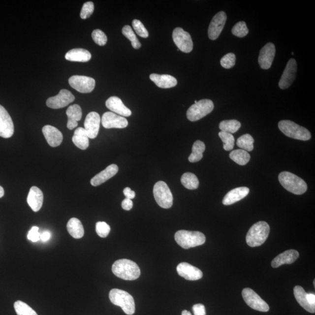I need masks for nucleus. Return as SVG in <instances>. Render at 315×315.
<instances>
[{
	"label": "nucleus",
	"mask_w": 315,
	"mask_h": 315,
	"mask_svg": "<svg viewBox=\"0 0 315 315\" xmlns=\"http://www.w3.org/2000/svg\"><path fill=\"white\" fill-rule=\"evenodd\" d=\"M112 272L114 275L125 280H137L140 276L139 267L133 261L128 259H120L113 263Z\"/></svg>",
	"instance_id": "1"
},
{
	"label": "nucleus",
	"mask_w": 315,
	"mask_h": 315,
	"mask_svg": "<svg viewBox=\"0 0 315 315\" xmlns=\"http://www.w3.org/2000/svg\"><path fill=\"white\" fill-rule=\"evenodd\" d=\"M270 230V226L266 222L255 223L248 232L246 238L247 244L253 248L260 247L267 240Z\"/></svg>",
	"instance_id": "2"
},
{
	"label": "nucleus",
	"mask_w": 315,
	"mask_h": 315,
	"mask_svg": "<svg viewBox=\"0 0 315 315\" xmlns=\"http://www.w3.org/2000/svg\"><path fill=\"white\" fill-rule=\"evenodd\" d=\"M279 180L284 188L293 194L301 195L305 193L307 190L306 182L291 172L280 173Z\"/></svg>",
	"instance_id": "3"
},
{
	"label": "nucleus",
	"mask_w": 315,
	"mask_h": 315,
	"mask_svg": "<svg viewBox=\"0 0 315 315\" xmlns=\"http://www.w3.org/2000/svg\"><path fill=\"white\" fill-rule=\"evenodd\" d=\"M175 240L185 250L202 245L206 242V236L200 232L180 230L175 234Z\"/></svg>",
	"instance_id": "4"
},
{
	"label": "nucleus",
	"mask_w": 315,
	"mask_h": 315,
	"mask_svg": "<svg viewBox=\"0 0 315 315\" xmlns=\"http://www.w3.org/2000/svg\"><path fill=\"white\" fill-rule=\"evenodd\" d=\"M109 299L112 304L121 307L126 314L132 315L134 314V298L127 292L117 288L112 289L109 292Z\"/></svg>",
	"instance_id": "5"
},
{
	"label": "nucleus",
	"mask_w": 315,
	"mask_h": 315,
	"mask_svg": "<svg viewBox=\"0 0 315 315\" xmlns=\"http://www.w3.org/2000/svg\"><path fill=\"white\" fill-rule=\"evenodd\" d=\"M279 128L286 136L302 141L310 140L311 134L310 131L302 126L290 121H282L279 123Z\"/></svg>",
	"instance_id": "6"
},
{
	"label": "nucleus",
	"mask_w": 315,
	"mask_h": 315,
	"mask_svg": "<svg viewBox=\"0 0 315 315\" xmlns=\"http://www.w3.org/2000/svg\"><path fill=\"white\" fill-rule=\"evenodd\" d=\"M153 194L156 202L163 209H170L173 205L171 190L165 182L159 181L154 185Z\"/></svg>",
	"instance_id": "7"
},
{
	"label": "nucleus",
	"mask_w": 315,
	"mask_h": 315,
	"mask_svg": "<svg viewBox=\"0 0 315 315\" xmlns=\"http://www.w3.org/2000/svg\"><path fill=\"white\" fill-rule=\"evenodd\" d=\"M212 100L202 99L192 105L188 110L187 115L189 121L196 122L209 115L214 109Z\"/></svg>",
	"instance_id": "8"
},
{
	"label": "nucleus",
	"mask_w": 315,
	"mask_h": 315,
	"mask_svg": "<svg viewBox=\"0 0 315 315\" xmlns=\"http://www.w3.org/2000/svg\"><path fill=\"white\" fill-rule=\"evenodd\" d=\"M242 295L246 304L253 310L263 313L269 311V305L253 289L250 288H244Z\"/></svg>",
	"instance_id": "9"
},
{
	"label": "nucleus",
	"mask_w": 315,
	"mask_h": 315,
	"mask_svg": "<svg viewBox=\"0 0 315 315\" xmlns=\"http://www.w3.org/2000/svg\"><path fill=\"white\" fill-rule=\"evenodd\" d=\"M172 38L179 50L184 53H190L193 48V43L190 34L182 28H176L173 31Z\"/></svg>",
	"instance_id": "10"
},
{
	"label": "nucleus",
	"mask_w": 315,
	"mask_h": 315,
	"mask_svg": "<svg viewBox=\"0 0 315 315\" xmlns=\"http://www.w3.org/2000/svg\"><path fill=\"white\" fill-rule=\"evenodd\" d=\"M68 83L72 88L81 93H90L95 87L94 78L83 75H73L69 78Z\"/></svg>",
	"instance_id": "11"
},
{
	"label": "nucleus",
	"mask_w": 315,
	"mask_h": 315,
	"mask_svg": "<svg viewBox=\"0 0 315 315\" xmlns=\"http://www.w3.org/2000/svg\"><path fill=\"white\" fill-rule=\"evenodd\" d=\"M75 97L72 94L67 90H62L58 95L50 97L47 99L46 105L50 108L58 109L67 106L74 102Z\"/></svg>",
	"instance_id": "12"
},
{
	"label": "nucleus",
	"mask_w": 315,
	"mask_h": 315,
	"mask_svg": "<svg viewBox=\"0 0 315 315\" xmlns=\"http://www.w3.org/2000/svg\"><path fill=\"white\" fill-rule=\"evenodd\" d=\"M227 16L225 12L220 11L213 18L209 25L208 34L211 40H216L224 28Z\"/></svg>",
	"instance_id": "13"
},
{
	"label": "nucleus",
	"mask_w": 315,
	"mask_h": 315,
	"mask_svg": "<svg viewBox=\"0 0 315 315\" xmlns=\"http://www.w3.org/2000/svg\"><path fill=\"white\" fill-rule=\"evenodd\" d=\"M297 71V62L294 59L289 60L279 81V87L282 90H285L290 87L295 80Z\"/></svg>",
	"instance_id": "14"
},
{
	"label": "nucleus",
	"mask_w": 315,
	"mask_h": 315,
	"mask_svg": "<svg viewBox=\"0 0 315 315\" xmlns=\"http://www.w3.org/2000/svg\"><path fill=\"white\" fill-rule=\"evenodd\" d=\"M14 133L13 122L4 107L0 105V137L10 138Z\"/></svg>",
	"instance_id": "15"
},
{
	"label": "nucleus",
	"mask_w": 315,
	"mask_h": 315,
	"mask_svg": "<svg viewBox=\"0 0 315 315\" xmlns=\"http://www.w3.org/2000/svg\"><path fill=\"white\" fill-rule=\"evenodd\" d=\"M102 125L104 127L109 128H124L127 127V120L112 112H107L102 116Z\"/></svg>",
	"instance_id": "16"
},
{
	"label": "nucleus",
	"mask_w": 315,
	"mask_h": 315,
	"mask_svg": "<svg viewBox=\"0 0 315 315\" xmlns=\"http://www.w3.org/2000/svg\"><path fill=\"white\" fill-rule=\"evenodd\" d=\"M100 121L101 120L100 116L97 112H91L88 113L84 122V129L89 138L94 139L98 135Z\"/></svg>",
	"instance_id": "17"
},
{
	"label": "nucleus",
	"mask_w": 315,
	"mask_h": 315,
	"mask_svg": "<svg viewBox=\"0 0 315 315\" xmlns=\"http://www.w3.org/2000/svg\"><path fill=\"white\" fill-rule=\"evenodd\" d=\"M276 55V47L272 43H268L261 49L258 62L260 67L268 70L272 65Z\"/></svg>",
	"instance_id": "18"
},
{
	"label": "nucleus",
	"mask_w": 315,
	"mask_h": 315,
	"mask_svg": "<svg viewBox=\"0 0 315 315\" xmlns=\"http://www.w3.org/2000/svg\"><path fill=\"white\" fill-rule=\"evenodd\" d=\"M176 270L179 276L190 281L200 280L202 278L203 275V272L199 269L186 262L179 264Z\"/></svg>",
	"instance_id": "19"
},
{
	"label": "nucleus",
	"mask_w": 315,
	"mask_h": 315,
	"mask_svg": "<svg viewBox=\"0 0 315 315\" xmlns=\"http://www.w3.org/2000/svg\"><path fill=\"white\" fill-rule=\"evenodd\" d=\"M42 132L50 146L56 147L62 144L63 140V134L58 128L52 126L46 125L43 127Z\"/></svg>",
	"instance_id": "20"
},
{
	"label": "nucleus",
	"mask_w": 315,
	"mask_h": 315,
	"mask_svg": "<svg viewBox=\"0 0 315 315\" xmlns=\"http://www.w3.org/2000/svg\"><path fill=\"white\" fill-rule=\"evenodd\" d=\"M106 106L113 113L123 117H128L131 115V110L125 105L119 97H110L106 101Z\"/></svg>",
	"instance_id": "21"
},
{
	"label": "nucleus",
	"mask_w": 315,
	"mask_h": 315,
	"mask_svg": "<svg viewBox=\"0 0 315 315\" xmlns=\"http://www.w3.org/2000/svg\"><path fill=\"white\" fill-rule=\"evenodd\" d=\"M27 202L33 212H39L42 207L43 202V194L42 190L36 187H32L28 195Z\"/></svg>",
	"instance_id": "22"
},
{
	"label": "nucleus",
	"mask_w": 315,
	"mask_h": 315,
	"mask_svg": "<svg viewBox=\"0 0 315 315\" xmlns=\"http://www.w3.org/2000/svg\"><path fill=\"white\" fill-rule=\"evenodd\" d=\"M250 193V189L247 187H240L232 189L225 195L222 200V203L229 206L243 199Z\"/></svg>",
	"instance_id": "23"
},
{
	"label": "nucleus",
	"mask_w": 315,
	"mask_h": 315,
	"mask_svg": "<svg viewBox=\"0 0 315 315\" xmlns=\"http://www.w3.org/2000/svg\"><path fill=\"white\" fill-rule=\"evenodd\" d=\"M119 168L116 164H112L103 171L96 175L91 180V184L94 187H97L113 177L118 172Z\"/></svg>",
	"instance_id": "24"
},
{
	"label": "nucleus",
	"mask_w": 315,
	"mask_h": 315,
	"mask_svg": "<svg viewBox=\"0 0 315 315\" xmlns=\"http://www.w3.org/2000/svg\"><path fill=\"white\" fill-rule=\"evenodd\" d=\"M298 252L295 250L286 251L280 254L272 261V266L273 268H277L285 264H292L297 260L299 257Z\"/></svg>",
	"instance_id": "25"
},
{
	"label": "nucleus",
	"mask_w": 315,
	"mask_h": 315,
	"mask_svg": "<svg viewBox=\"0 0 315 315\" xmlns=\"http://www.w3.org/2000/svg\"><path fill=\"white\" fill-rule=\"evenodd\" d=\"M150 80L161 88H171L178 84L177 80L172 75L168 74H152L150 75Z\"/></svg>",
	"instance_id": "26"
},
{
	"label": "nucleus",
	"mask_w": 315,
	"mask_h": 315,
	"mask_svg": "<svg viewBox=\"0 0 315 315\" xmlns=\"http://www.w3.org/2000/svg\"><path fill=\"white\" fill-rule=\"evenodd\" d=\"M68 117L67 128L70 130L77 127L78 122L80 121L83 116V112L80 106L74 104L68 107L66 111Z\"/></svg>",
	"instance_id": "27"
},
{
	"label": "nucleus",
	"mask_w": 315,
	"mask_h": 315,
	"mask_svg": "<svg viewBox=\"0 0 315 315\" xmlns=\"http://www.w3.org/2000/svg\"><path fill=\"white\" fill-rule=\"evenodd\" d=\"M92 56L87 50L74 49L66 53L65 58L67 61L76 62H87L90 61Z\"/></svg>",
	"instance_id": "28"
},
{
	"label": "nucleus",
	"mask_w": 315,
	"mask_h": 315,
	"mask_svg": "<svg viewBox=\"0 0 315 315\" xmlns=\"http://www.w3.org/2000/svg\"><path fill=\"white\" fill-rule=\"evenodd\" d=\"M294 296L298 304L305 310L310 313H315V306L309 303L307 299V294L302 286H295L294 288Z\"/></svg>",
	"instance_id": "29"
},
{
	"label": "nucleus",
	"mask_w": 315,
	"mask_h": 315,
	"mask_svg": "<svg viewBox=\"0 0 315 315\" xmlns=\"http://www.w3.org/2000/svg\"><path fill=\"white\" fill-rule=\"evenodd\" d=\"M72 140L75 146L82 150H86L89 147V137L84 128H77L74 131Z\"/></svg>",
	"instance_id": "30"
},
{
	"label": "nucleus",
	"mask_w": 315,
	"mask_h": 315,
	"mask_svg": "<svg viewBox=\"0 0 315 315\" xmlns=\"http://www.w3.org/2000/svg\"><path fill=\"white\" fill-rule=\"evenodd\" d=\"M67 229L69 234L72 238L80 239L84 235V229L80 220L72 218L68 220Z\"/></svg>",
	"instance_id": "31"
},
{
	"label": "nucleus",
	"mask_w": 315,
	"mask_h": 315,
	"mask_svg": "<svg viewBox=\"0 0 315 315\" xmlns=\"http://www.w3.org/2000/svg\"><path fill=\"white\" fill-rule=\"evenodd\" d=\"M205 150H206V146L203 141L200 140L195 141L192 147V153L189 157V162L193 163L199 161L203 158Z\"/></svg>",
	"instance_id": "32"
},
{
	"label": "nucleus",
	"mask_w": 315,
	"mask_h": 315,
	"mask_svg": "<svg viewBox=\"0 0 315 315\" xmlns=\"http://www.w3.org/2000/svg\"><path fill=\"white\" fill-rule=\"evenodd\" d=\"M230 158L239 165H245L250 161V154L242 149L232 151L229 154Z\"/></svg>",
	"instance_id": "33"
},
{
	"label": "nucleus",
	"mask_w": 315,
	"mask_h": 315,
	"mask_svg": "<svg viewBox=\"0 0 315 315\" xmlns=\"http://www.w3.org/2000/svg\"><path fill=\"white\" fill-rule=\"evenodd\" d=\"M181 183L189 190H195L199 186V181L196 175L190 172L185 173L182 176Z\"/></svg>",
	"instance_id": "34"
},
{
	"label": "nucleus",
	"mask_w": 315,
	"mask_h": 315,
	"mask_svg": "<svg viewBox=\"0 0 315 315\" xmlns=\"http://www.w3.org/2000/svg\"><path fill=\"white\" fill-rule=\"evenodd\" d=\"M241 127V123L236 120L223 121L220 122L219 125V128L221 131L230 134L236 133Z\"/></svg>",
	"instance_id": "35"
},
{
	"label": "nucleus",
	"mask_w": 315,
	"mask_h": 315,
	"mask_svg": "<svg viewBox=\"0 0 315 315\" xmlns=\"http://www.w3.org/2000/svg\"><path fill=\"white\" fill-rule=\"evenodd\" d=\"M253 143L254 139L252 135L245 134L238 138L236 144L242 150L250 152L254 149Z\"/></svg>",
	"instance_id": "36"
},
{
	"label": "nucleus",
	"mask_w": 315,
	"mask_h": 315,
	"mask_svg": "<svg viewBox=\"0 0 315 315\" xmlns=\"http://www.w3.org/2000/svg\"><path fill=\"white\" fill-rule=\"evenodd\" d=\"M122 33L130 41L132 46L135 49H139L141 46V43L137 39L134 31L129 25H126L122 29Z\"/></svg>",
	"instance_id": "37"
},
{
	"label": "nucleus",
	"mask_w": 315,
	"mask_h": 315,
	"mask_svg": "<svg viewBox=\"0 0 315 315\" xmlns=\"http://www.w3.org/2000/svg\"><path fill=\"white\" fill-rule=\"evenodd\" d=\"M14 307L17 315H38L32 308L23 301L15 302Z\"/></svg>",
	"instance_id": "38"
},
{
	"label": "nucleus",
	"mask_w": 315,
	"mask_h": 315,
	"mask_svg": "<svg viewBox=\"0 0 315 315\" xmlns=\"http://www.w3.org/2000/svg\"><path fill=\"white\" fill-rule=\"evenodd\" d=\"M219 137L223 144V149L225 151H231L234 149L235 138L232 134L220 131L219 133Z\"/></svg>",
	"instance_id": "39"
},
{
	"label": "nucleus",
	"mask_w": 315,
	"mask_h": 315,
	"mask_svg": "<svg viewBox=\"0 0 315 315\" xmlns=\"http://www.w3.org/2000/svg\"><path fill=\"white\" fill-rule=\"evenodd\" d=\"M232 33L234 36L238 37H244L247 36L249 33L247 24L244 21L239 22L232 28Z\"/></svg>",
	"instance_id": "40"
},
{
	"label": "nucleus",
	"mask_w": 315,
	"mask_h": 315,
	"mask_svg": "<svg viewBox=\"0 0 315 315\" xmlns=\"http://www.w3.org/2000/svg\"><path fill=\"white\" fill-rule=\"evenodd\" d=\"M236 62V56L234 53H229L226 54L224 56L222 57L221 60H220V65L222 67L226 68H231L235 65Z\"/></svg>",
	"instance_id": "41"
},
{
	"label": "nucleus",
	"mask_w": 315,
	"mask_h": 315,
	"mask_svg": "<svg viewBox=\"0 0 315 315\" xmlns=\"http://www.w3.org/2000/svg\"><path fill=\"white\" fill-rule=\"evenodd\" d=\"M132 25H133L134 30L138 35L143 37V38H147V37H149V32H148L143 24L140 21L134 20L133 23H132Z\"/></svg>",
	"instance_id": "42"
},
{
	"label": "nucleus",
	"mask_w": 315,
	"mask_h": 315,
	"mask_svg": "<svg viewBox=\"0 0 315 315\" xmlns=\"http://www.w3.org/2000/svg\"><path fill=\"white\" fill-rule=\"evenodd\" d=\"M92 37L94 42L99 46H105L108 41V38L105 33L100 30L93 31Z\"/></svg>",
	"instance_id": "43"
},
{
	"label": "nucleus",
	"mask_w": 315,
	"mask_h": 315,
	"mask_svg": "<svg viewBox=\"0 0 315 315\" xmlns=\"http://www.w3.org/2000/svg\"><path fill=\"white\" fill-rule=\"evenodd\" d=\"M110 231V226L105 222H97L96 224V232L100 237L106 238Z\"/></svg>",
	"instance_id": "44"
},
{
	"label": "nucleus",
	"mask_w": 315,
	"mask_h": 315,
	"mask_svg": "<svg viewBox=\"0 0 315 315\" xmlns=\"http://www.w3.org/2000/svg\"><path fill=\"white\" fill-rule=\"evenodd\" d=\"M94 11V4L93 2H85L82 7L80 13V17L83 20L90 18L93 14Z\"/></svg>",
	"instance_id": "45"
},
{
	"label": "nucleus",
	"mask_w": 315,
	"mask_h": 315,
	"mask_svg": "<svg viewBox=\"0 0 315 315\" xmlns=\"http://www.w3.org/2000/svg\"><path fill=\"white\" fill-rule=\"evenodd\" d=\"M39 229L37 226H33L28 234V239L33 242H38L40 240V234Z\"/></svg>",
	"instance_id": "46"
},
{
	"label": "nucleus",
	"mask_w": 315,
	"mask_h": 315,
	"mask_svg": "<svg viewBox=\"0 0 315 315\" xmlns=\"http://www.w3.org/2000/svg\"><path fill=\"white\" fill-rule=\"evenodd\" d=\"M192 310L194 315H206V308L203 304H195L192 308Z\"/></svg>",
	"instance_id": "47"
},
{
	"label": "nucleus",
	"mask_w": 315,
	"mask_h": 315,
	"mask_svg": "<svg viewBox=\"0 0 315 315\" xmlns=\"http://www.w3.org/2000/svg\"><path fill=\"white\" fill-rule=\"evenodd\" d=\"M133 206V203L131 200L128 199V198H125L123 200L122 203V207L123 209L125 210L129 211L130 210Z\"/></svg>",
	"instance_id": "48"
},
{
	"label": "nucleus",
	"mask_w": 315,
	"mask_h": 315,
	"mask_svg": "<svg viewBox=\"0 0 315 315\" xmlns=\"http://www.w3.org/2000/svg\"><path fill=\"white\" fill-rule=\"evenodd\" d=\"M124 193L126 198L128 199H133L135 197V191L131 190L130 188H126L124 190Z\"/></svg>",
	"instance_id": "49"
},
{
	"label": "nucleus",
	"mask_w": 315,
	"mask_h": 315,
	"mask_svg": "<svg viewBox=\"0 0 315 315\" xmlns=\"http://www.w3.org/2000/svg\"><path fill=\"white\" fill-rule=\"evenodd\" d=\"M50 237H51V234L48 231H45L40 234V239L43 242H46L49 241Z\"/></svg>",
	"instance_id": "50"
},
{
	"label": "nucleus",
	"mask_w": 315,
	"mask_h": 315,
	"mask_svg": "<svg viewBox=\"0 0 315 315\" xmlns=\"http://www.w3.org/2000/svg\"><path fill=\"white\" fill-rule=\"evenodd\" d=\"M307 299L309 303L315 306V295L313 293L307 294Z\"/></svg>",
	"instance_id": "51"
},
{
	"label": "nucleus",
	"mask_w": 315,
	"mask_h": 315,
	"mask_svg": "<svg viewBox=\"0 0 315 315\" xmlns=\"http://www.w3.org/2000/svg\"><path fill=\"white\" fill-rule=\"evenodd\" d=\"M4 189H3V188L1 187V186H0V198H1L3 196H4Z\"/></svg>",
	"instance_id": "52"
},
{
	"label": "nucleus",
	"mask_w": 315,
	"mask_h": 315,
	"mask_svg": "<svg viewBox=\"0 0 315 315\" xmlns=\"http://www.w3.org/2000/svg\"><path fill=\"white\" fill-rule=\"evenodd\" d=\"M182 315H191L190 312L187 310H184L182 311Z\"/></svg>",
	"instance_id": "53"
}]
</instances>
